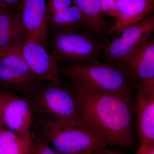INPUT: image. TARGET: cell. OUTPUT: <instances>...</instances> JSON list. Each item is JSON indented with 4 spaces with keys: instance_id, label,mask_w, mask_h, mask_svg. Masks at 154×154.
I'll return each instance as SVG.
<instances>
[{
    "instance_id": "1",
    "label": "cell",
    "mask_w": 154,
    "mask_h": 154,
    "mask_svg": "<svg viewBox=\"0 0 154 154\" xmlns=\"http://www.w3.org/2000/svg\"><path fill=\"white\" fill-rule=\"evenodd\" d=\"M63 83L74 97L82 121L101 136L108 147L125 151L135 148L132 93L96 91L69 80Z\"/></svg>"
},
{
    "instance_id": "2",
    "label": "cell",
    "mask_w": 154,
    "mask_h": 154,
    "mask_svg": "<svg viewBox=\"0 0 154 154\" xmlns=\"http://www.w3.org/2000/svg\"><path fill=\"white\" fill-rule=\"evenodd\" d=\"M31 134L41 138L60 153L108 147L101 136L82 122L33 118Z\"/></svg>"
},
{
    "instance_id": "3",
    "label": "cell",
    "mask_w": 154,
    "mask_h": 154,
    "mask_svg": "<svg viewBox=\"0 0 154 154\" xmlns=\"http://www.w3.org/2000/svg\"><path fill=\"white\" fill-rule=\"evenodd\" d=\"M98 37L84 29L48 31L50 54L59 65L99 63L106 44Z\"/></svg>"
},
{
    "instance_id": "4",
    "label": "cell",
    "mask_w": 154,
    "mask_h": 154,
    "mask_svg": "<svg viewBox=\"0 0 154 154\" xmlns=\"http://www.w3.org/2000/svg\"><path fill=\"white\" fill-rule=\"evenodd\" d=\"M60 66L61 75L76 84L96 91L130 94L136 82L127 68L109 63Z\"/></svg>"
},
{
    "instance_id": "5",
    "label": "cell",
    "mask_w": 154,
    "mask_h": 154,
    "mask_svg": "<svg viewBox=\"0 0 154 154\" xmlns=\"http://www.w3.org/2000/svg\"><path fill=\"white\" fill-rule=\"evenodd\" d=\"M25 97L33 118L82 122L74 97L61 80L44 82Z\"/></svg>"
},
{
    "instance_id": "6",
    "label": "cell",
    "mask_w": 154,
    "mask_h": 154,
    "mask_svg": "<svg viewBox=\"0 0 154 154\" xmlns=\"http://www.w3.org/2000/svg\"><path fill=\"white\" fill-rule=\"evenodd\" d=\"M154 31V16L152 14L141 22L125 28L120 33V37L116 36L107 43L101 59L102 62L127 68L129 58L141 45L149 39Z\"/></svg>"
},
{
    "instance_id": "7",
    "label": "cell",
    "mask_w": 154,
    "mask_h": 154,
    "mask_svg": "<svg viewBox=\"0 0 154 154\" xmlns=\"http://www.w3.org/2000/svg\"><path fill=\"white\" fill-rule=\"evenodd\" d=\"M44 82L31 71L16 48L0 53V91H15L25 96Z\"/></svg>"
},
{
    "instance_id": "8",
    "label": "cell",
    "mask_w": 154,
    "mask_h": 154,
    "mask_svg": "<svg viewBox=\"0 0 154 154\" xmlns=\"http://www.w3.org/2000/svg\"><path fill=\"white\" fill-rule=\"evenodd\" d=\"M133 89L135 129L140 144L154 145V85L139 80Z\"/></svg>"
},
{
    "instance_id": "9",
    "label": "cell",
    "mask_w": 154,
    "mask_h": 154,
    "mask_svg": "<svg viewBox=\"0 0 154 154\" xmlns=\"http://www.w3.org/2000/svg\"><path fill=\"white\" fill-rule=\"evenodd\" d=\"M2 93L3 122L9 130L23 139L31 140L33 112L28 99L9 90Z\"/></svg>"
},
{
    "instance_id": "10",
    "label": "cell",
    "mask_w": 154,
    "mask_h": 154,
    "mask_svg": "<svg viewBox=\"0 0 154 154\" xmlns=\"http://www.w3.org/2000/svg\"><path fill=\"white\" fill-rule=\"evenodd\" d=\"M15 48L36 77L45 82L60 81V66L44 46L27 40Z\"/></svg>"
},
{
    "instance_id": "11",
    "label": "cell",
    "mask_w": 154,
    "mask_h": 154,
    "mask_svg": "<svg viewBox=\"0 0 154 154\" xmlns=\"http://www.w3.org/2000/svg\"><path fill=\"white\" fill-rule=\"evenodd\" d=\"M21 17L28 40L48 47V9L46 0H25Z\"/></svg>"
},
{
    "instance_id": "12",
    "label": "cell",
    "mask_w": 154,
    "mask_h": 154,
    "mask_svg": "<svg viewBox=\"0 0 154 154\" xmlns=\"http://www.w3.org/2000/svg\"><path fill=\"white\" fill-rule=\"evenodd\" d=\"M46 1L48 9V31L88 30L83 14L73 0Z\"/></svg>"
},
{
    "instance_id": "13",
    "label": "cell",
    "mask_w": 154,
    "mask_h": 154,
    "mask_svg": "<svg viewBox=\"0 0 154 154\" xmlns=\"http://www.w3.org/2000/svg\"><path fill=\"white\" fill-rule=\"evenodd\" d=\"M116 4L121 12V16L107 31V33L116 36H118L125 28L151 16L154 11V0H117Z\"/></svg>"
},
{
    "instance_id": "14",
    "label": "cell",
    "mask_w": 154,
    "mask_h": 154,
    "mask_svg": "<svg viewBox=\"0 0 154 154\" xmlns=\"http://www.w3.org/2000/svg\"><path fill=\"white\" fill-rule=\"evenodd\" d=\"M27 40L21 10L10 9L0 16V53L14 49Z\"/></svg>"
},
{
    "instance_id": "15",
    "label": "cell",
    "mask_w": 154,
    "mask_h": 154,
    "mask_svg": "<svg viewBox=\"0 0 154 154\" xmlns=\"http://www.w3.org/2000/svg\"><path fill=\"white\" fill-rule=\"evenodd\" d=\"M126 67L136 81L154 85V38L141 45L129 58Z\"/></svg>"
},
{
    "instance_id": "16",
    "label": "cell",
    "mask_w": 154,
    "mask_h": 154,
    "mask_svg": "<svg viewBox=\"0 0 154 154\" xmlns=\"http://www.w3.org/2000/svg\"><path fill=\"white\" fill-rule=\"evenodd\" d=\"M83 14L88 30L97 36L107 33L110 28L105 18L99 0H73Z\"/></svg>"
},
{
    "instance_id": "17",
    "label": "cell",
    "mask_w": 154,
    "mask_h": 154,
    "mask_svg": "<svg viewBox=\"0 0 154 154\" xmlns=\"http://www.w3.org/2000/svg\"><path fill=\"white\" fill-rule=\"evenodd\" d=\"M31 141L23 139L6 128H0V154H30Z\"/></svg>"
},
{
    "instance_id": "18",
    "label": "cell",
    "mask_w": 154,
    "mask_h": 154,
    "mask_svg": "<svg viewBox=\"0 0 154 154\" xmlns=\"http://www.w3.org/2000/svg\"><path fill=\"white\" fill-rule=\"evenodd\" d=\"M30 154H58L49 144L41 138L32 134Z\"/></svg>"
},
{
    "instance_id": "19",
    "label": "cell",
    "mask_w": 154,
    "mask_h": 154,
    "mask_svg": "<svg viewBox=\"0 0 154 154\" xmlns=\"http://www.w3.org/2000/svg\"><path fill=\"white\" fill-rule=\"evenodd\" d=\"M99 2L105 14L115 19V22L120 19L121 12L116 5V0H99Z\"/></svg>"
},
{
    "instance_id": "20",
    "label": "cell",
    "mask_w": 154,
    "mask_h": 154,
    "mask_svg": "<svg viewBox=\"0 0 154 154\" xmlns=\"http://www.w3.org/2000/svg\"><path fill=\"white\" fill-rule=\"evenodd\" d=\"M93 154H128L125 151L118 148H108L107 147L93 150Z\"/></svg>"
},
{
    "instance_id": "21",
    "label": "cell",
    "mask_w": 154,
    "mask_h": 154,
    "mask_svg": "<svg viewBox=\"0 0 154 154\" xmlns=\"http://www.w3.org/2000/svg\"><path fill=\"white\" fill-rule=\"evenodd\" d=\"M25 0H0L10 9L21 10Z\"/></svg>"
},
{
    "instance_id": "22",
    "label": "cell",
    "mask_w": 154,
    "mask_h": 154,
    "mask_svg": "<svg viewBox=\"0 0 154 154\" xmlns=\"http://www.w3.org/2000/svg\"><path fill=\"white\" fill-rule=\"evenodd\" d=\"M134 154H154V145L140 144Z\"/></svg>"
},
{
    "instance_id": "23",
    "label": "cell",
    "mask_w": 154,
    "mask_h": 154,
    "mask_svg": "<svg viewBox=\"0 0 154 154\" xmlns=\"http://www.w3.org/2000/svg\"><path fill=\"white\" fill-rule=\"evenodd\" d=\"M3 105H4V99L2 93L0 91V128H6L3 122Z\"/></svg>"
},
{
    "instance_id": "24",
    "label": "cell",
    "mask_w": 154,
    "mask_h": 154,
    "mask_svg": "<svg viewBox=\"0 0 154 154\" xmlns=\"http://www.w3.org/2000/svg\"><path fill=\"white\" fill-rule=\"evenodd\" d=\"M9 10H10V9H9L8 7H6L2 3L0 2V16L3 13L8 11Z\"/></svg>"
},
{
    "instance_id": "25",
    "label": "cell",
    "mask_w": 154,
    "mask_h": 154,
    "mask_svg": "<svg viewBox=\"0 0 154 154\" xmlns=\"http://www.w3.org/2000/svg\"><path fill=\"white\" fill-rule=\"evenodd\" d=\"M93 150L83 151L77 152L71 154H61L58 152L57 153L58 154H93Z\"/></svg>"
},
{
    "instance_id": "26",
    "label": "cell",
    "mask_w": 154,
    "mask_h": 154,
    "mask_svg": "<svg viewBox=\"0 0 154 154\" xmlns=\"http://www.w3.org/2000/svg\"><path fill=\"white\" fill-rule=\"evenodd\" d=\"M116 1H117V0H116ZM120 1H132V0H120Z\"/></svg>"
}]
</instances>
